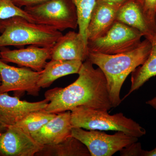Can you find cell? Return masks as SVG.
<instances>
[{
  "label": "cell",
  "mask_w": 156,
  "mask_h": 156,
  "mask_svg": "<svg viewBox=\"0 0 156 156\" xmlns=\"http://www.w3.org/2000/svg\"><path fill=\"white\" fill-rule=\"evenodd\" d=\"M156 76V43L152 44L149 55L146 61L131 73V86L128 94L122 100L142 87L151 78Z\"/></svg>",
  "instance_id": "ac0fdd59"
},
{
  "label": "cell",
  "mask_w": 156,
  "mask_h": 156,
  "mask_svg": "<svg viewBox=\"0 0 156 156\" xmlns=\"http://www.w3.org/2000/svg\"><path fill=\"white\" fill-rule=\"evenodd\" d=\"M142 34L136 29L115 21L103 36L88 41L89 52L114 55L129 52L141 44Z\"/></svg>",
  "instance_id": "8992f818"
},
{
  "label": "cell",
  "mask_w": 156,
  "mask_h": 156,
  "mask_svg": "<svg viewBox=\"0 0 156 156\" xmlns=\"http://www.w3.org/2000/svg\"><path fill=\"white\" fill-rule=\"evenodd\" d=\"M17 7L21 8L24 7H31L40 5L49 0H11Z\"/></svg>",
  "instance_id": "cb8c5ba5"
},
{
  "label": "cell",
  "mask_w": 156,
  "mask_h": 156,
  "mask_svg": "<svg viewBox=\"0 0 156 156\" xmlns=\"http://www.w3.org/2000/svg\"><path fill=\"white\" fill-rule=\"evenodd\" d=\"M120 7L97 1L92 11L87 28V40L93 41L104 36L115 21Z\"/></svg>",
  "instance_id": "9a60e30c"
},
{
  "label": "cell",
  "mask_w": 156,
  "mask_h": 156,
  "mask_svg": "<svg viewBox=\"0 0 156 156\" xmlns=\"http://www.w3.org/2000/svg\"><path fill=\"white\" fill-rule=\"evenodd\" d=\"M116 21L136 29L152 44L156 43V23L146 14L140 0H131L121 6L117 12Z\"/></svg>",
  "instance_id": "30bf717a"
},
{
  "label": "cell",
  "mask_w": 156,
  "mask_h": 156,
  "mask_svg": "<svg viewBox=\"0 0 156 156\" xmlns=\"http://www.w3.org/2000/svg\"><path fill=\"white\" fill-rule=\"evenodd\" d=\"M56 115V114L48 112L45 110L31 112L14 126L30 134L40 130Z\"/></svg>",
  "instance_id": "d6986e66"
},
{
  "label": "cell",
  "mask_w": 156,
  "mask_h": 156,
  "mask_svg": "<svg viewBox=\"0 0 156 156\" xmlns=\"http://www.w3.org/2000/svg\"><path fill=\"white\" fill-rule=\"evenodd\" d=\"M72 128L71 111H68L56 114L40 130L30 135L42 145H54L71 136Z\"/></svg>",
  "instance_id": "4fadbf2b"
},
{
  "label": "cell",
  "mask_w": 156,
  "mask_h": 156,
  "mask_svg": "<svg viewBox=\"0 0 156 156\" xmlns=\"http://www.w3.org/2000/svg\"><path fill=\"white\" fill-rule=\"evenodd\" d=\"M49 101L45 98L37 102L21 101L8 92L0 94V121L6 128L14 126L31 112L45 110Z\"/></svg>",
  "instance_id": "7c38bea8"
},
{
  "label": "cell",
  "mask_w": 156,
  "mask_h": 156,
  "mask_svg": "<svg viewBox=\"0 0 156 156\" xmlns=\"http://www.w3.org/2000/svg\"><path fill=\"white\" fill-rule=\"evenodd\" d=\"M51 48L30 45L26 48L11 50L0 48V58L6 63L12 62L37 72L43 70L47 60L51 59Z\"/></svg>",
  "instance_id": "8fae6325"
},
{
  "label": "cell",
  "mask_w": 156,
  "mask_h": 156,
  "mask_svg": "<svg viewBox=\"0 0 156 156\" xmlns=\"http://www.w3.org/2000/svg\"><path fill=\"white\" fill-rule=\"evenodd\" d=\"M7 128L2 124L0 121V134L5 131Z\"/></svg>",
  "instance_id": "83f0119b"
},
{
  "label": "cell",
  "mask_w": 156,
  "mask_h": 156,
  "mask_svg": "<svg viewBox=\"0 0 156 156\" xmlns=\"http://www.w3.org/2000/svg\"><path fill=\"white\" fill-rule=\"evenodd\" d=\"M44 147L17 126H8L0 134V156H34Z\"/></svg>",
  "instance_id": "9c48e42d"
},
{
  "label": "cell",
  "mask_w": 156,
  "mask_h": 156,
  "mask_svg": "<svg viewBox=\"0 0 156 156\" xmlns=\"http://www.w3.org/2000/svg\"><path fill=\"white\" fill-rule=\"evenodd\" d=\"M143 156H156V147L152 150L144 151Z\"/></svg>",
  "instance_id": "484cf974"
},
{
  "label": "cell",
  "mask_w": 156,
  "mask_h": 156,
  "mask_svg": "<svg viewBox=\"0 0 156 156\" xmlns=\"http://www.w3.org/2000/svg\"><path fill=\"white\" fill-rule=\"evenodd\" d=\"M151 47V43L145 39L136 49L126 53L108 55L89 52L87 59L97 66L105 76L113 108L122 103L120 95L123 83L130 74L144 63Z\"/></svg>",
  "instance_id": "7a4b0ae2"
},
{
  "label": "cell",
  "mask_w": 156,
  "mask_h": 156,
  "mask_svg": "<svg viewBox=\"0 0 156 156\" xmlns=\"http://www.w3.org/2000/svg\"><path fill=\"white\" fill-rule=\"evenodd\" d=\"M72 136L87 146L91 156H112L131 144L137 142V137L121 131L108 134L98 130L86 131L73 128Z\"/></svg>",
  "instance_id": "52a82bcc"
},
{
  "label": "cell",
  "mask_w": 156,
  "mask_h": 156,
  "mask_svg": "<svg viewBox=\"0 0 156 156\" xmlns=\"http://www.w3.org/2000/svg\"><path fill=\"white\" fill-rule=\"evenodd\" d=\"M1 83H2V78H1V76H0V85H1Z\"/></svg>",
  "instance_id": "f1b7e54d"
},
{
  "label": "cell",
  "mask_w": 156,
  "mask_h": 156,
  "mask_svg": "<svg viewBox=\"0 0 156 156\" xmlns=\"http://www.w3.org/2000/svg\"><path fill=\"white\" fill-rule=\"evenodd\" d=\"M77 12L79 33L88 44L87 28L97 0H72Z\"/></svg>",
  "instance_id": "ffe728a7"
},
{
  "label": "cell",
  "mask_w": 156,
  "mask_h": 156,
  "mask_svg": "<svg viewBox=\"0 0 156 156\" xmlns=\"http://www.w3.org/2000/svg\"><path fill=\"white\" fill-rule=\"evenodd\" d=\"M83 62L79 60L51 59L41 71L38 87L41 89L48 88L59 78L72 74H78Z\"/></svg>",
  "instance_id": "2e32d148"
},
{
  "label": "cell",
  "mask_w": 156,
  "mask_h": 156,
  "mask_svg": "<svg viewBox=\"0 0 156 156\" xmlns=\"http://www.w3.org/2000/svg\"><path fill=\"white\" fill-rule=\"evenodd\" d=\"M70 111L73 128L121 131L137 138L146 134L144 128L132 119L125 116L122 113L110 115L108 111L83 106L77 107Z\"/></svg>",
  "instance_id": "277c9868"
},
{
  "label": "cell",
  "mask_w": 156,
  "mask_h": 156,
  "mask_svg": "<svg viewBox=\"0 0 156 156\" xmlns=\"http://www.w3.org/2000/svg\"><path fill=\"white\" fill-rule=\"evenodd\" d=\"M41 72L27 67L11 66L0 58V94L13 92L19 97L27 92L29 95L38 96L41 88L37 82Z\"/></svg>",
  "instance_id": "ba28073f"
},
{
  "label": "cell",
  "mask_w": 156,
  "mask_h": 156,
  "mask_svg": "<svg viewBox=\"0 0 156 156\" xmlns=\"http://www.w3.org/2000/svg\"><path fill=\"white\" fill-rule=\"evenodd\" d=\"M78 79L65 88L48 90L44 96L49 102L45 111L58 114L78 106L108 111L112 107L105 76L87 59L83 62Z\"/></svg>",
  "instance_id": "6da1fadb"
},
{
  "label": "cell",
  "mask_w": 156,
  "mask_h": 156,
  "mask_svg": "<svg viewBox=\"0 0 156 156\" xmlns=\"http://www.w3.org/2000/svg\"><path fill=\"white\" fill-rule=\"evenodd\" d=\"M89 53L88 44L80 34L70 31L62 36L51 48V59L84 62L88 58Z\"/></svg>",
  "instance_id": "5bb4252c"
},
{
  "label": "cell",
  "mask_w": 156,
  "mask_h": 156,
  "mask_svg": "<svg viewBox=\"0 0 156 156\" xmlns=\"http://www.w3.org/2000/svg\"><path fill=\"white\" fill-rule=\"evenodd\" d=\"M130 1L131 0H97V1H101V2L110 3L119 7L125 5Z\"/></svg>",
  "instance_id": "d4e9b609"
},
{
  "label": "cell",
  "mask_w": 156,
  "mask_h": 156,
  "mask_svg": "<svg viewBox=\"0 0 156 156\" xmlns=\"http://www.w3.org/2000/svg\"><path fill=\"white\" fill-rule=\"evenodd\" d=\"M35 23L49 26L62 31L78 26L76 9L72 0H49L37 5L25 7Z\"/></svg>",
  "instance_id": "5b68a950"
},
{
  "label": "cell",
  "mask_w": 156,
  "mask_h": 156,
  "mask_svg": "<svg viewBox=\"0 0 156 156\" xmlns=\"http://www.w3.org/2000/svg\"><path fill=\"white\" fill-rule=\"evenodd\" d=\"M0 48L33 45L52 48L63 35L49 26L31 22L20 16L0 21Z\"/></svg>",
  "instance_id": "3957f363"
},
{
  "label": "cell",
  "mask_w": 156,
  "mask_h": 156,
  "mask_svg": "<svg viewBox=\"0 0 156 156\" xmlns=\"http://www.w3.org/2000/svg\"><path fill=\"white\" fill-rule=\"evenodd\" d=\"M144 150L140 143L134 142L127 146L120 151L122 156H143Z\"/></svg>",
  "instance_id": "7402d4cb"
},
{
  "label": "cell",
  "mask_w": 156,
  "mask_h": 156,
  "mask_svg": "<svg viewBox=\"0 0 156 156\" xmlns=\"http://www.w3.org/2000/svg\"><path fill=\"white\" fill-rule=\"evenodd\" d=\"M35 156H91V154L84 144L71 135L57 144L44 145L43 149Z\"/></svg>",
  "instance_id": "e0dca14e"
},
{
  "label": "cell",
  "mask_w": 156,
  "mask_h": 156,
  "mask_svg": "<svg viewBox=\"0 0 156 156\" xmlns=\"http://www.w3.org/2000/svg\"><path fill=\"white\" fill-rule=\"evenodd\" d=\"M147 104L156 110V96L151 100L148 101L146 102Z\"/></svg>",
  "instance_id": "4316f807"
},
{
  "label": "cell",
  "mask_w": 156,
  "mask_h": 156,
  "mask_svg": "<svg viewBox=\"0 0 156 156\" xmlns=\"http://www.w3.org/2000/svg\"><path fill=\"white\" fill-rule=\"evenodd\" d=\"M146 14L156 23V0H140Z\"/></svg>",
  "instance_id": "603a6c76"
},
{
  "label": "cell",
  "mask_w": 156,
  "mask_h": 156,
  "mask_svg": "<svg viewBox=\"0 0 156 156\" xmlns=\"http://www.w3.org/2000/svg\"><path fill=\"white\" fill-rule=\"evenodd\" d=\"M16 16L22 17L31 22L34 23L31 16L24 9L16 6L11 0H0V21Z\"/></svg>",
  "instance_id": "44dd1931"
}]
</instances>
